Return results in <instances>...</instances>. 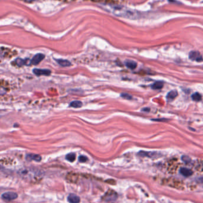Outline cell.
I'll return each mask as SVG.
<instances>
[{
	"label": "cell",
	"instance_id": "5b68a950",
	"mask_svg": "<svg viewBox=\"0 0 203 203\" xmlns=\"http://www.w3.org/2000/svg\"><path fill=\"white\" fill-rule=\"evenodd\" d=\"M33 73L38 76H49L50 75L51 73V71L48 69H34L33 70Z\"/></svg>",
	"mask_w": 203,
	"mask_h": 203
},
{
	"label": "cell",
	"instance_id": "7c38bea8",
	"mask_svg": "<svg viewBox=\"0 0 203 203\" xmlns=\"http://www.w3.org/2000/svg\"><path fill=\"white\" fill-rule=\"evenodd\" d=\"M164 83L162 81H157L151 85V88L153 89H161L163 87Z\"/></svg>",
	"mask_w": 203,
	"mask_h": 203
},
{
	"label": "cell",
	"instance_id": "9a60e30c",
	"mask_svg": "<svg viewBox=\"0 0 203 203\" xmlns=\"http://www.w3.org/2000/svg\"><path fill=\"white\" fill-rule=\"evenodd\" d=\"M191 98L195 101H200L202 99L201 94L198 93H195L194 94H193L191 96Z\"/></svg>",
	"mask_w": 203,
	"mask_h": 203
},
{
	"label": "cell",
	"instance_id": "277c9868",
	"mask_svg": "<svg viewBox=\"0 0 203 203\" xmlns=\"http://www.w3.org/2000/svg\"><path fill=\"white\" fill-rule=\"evenodd\" d=\"M45 58V55L41 53L37 54L33 56V57L30 61V65H37Z\"/></svg>",
	"mask_w": 203,
	"mask_h": 203
},
{
	"label": "cell",
	"instance_id": "8fae6325",
	"mask_svg": "<svg viewBox=\"0 0 203 203\" xmlns=\"http://www.w3.org/2000/svg\"><path fill=\"white\" fill-rule=\"evenodd\" d=\"M125 65L128 68L132 69V70H134L136 67L137 63L134 61L127 60V61H125Z\"/></svg>",
	"mask_w": 203,
	"mask_h": 203
},
{
	"label": "cell",
	"instance_id": "d6986e66",
	"mask_svg": "<svg viewBox=\"0 0 203 203\" xmlns=\"http://www.w3.org/2000/svg\"><path fill=\"white\" fill-rule=\"evenodd\" d=\"M182 160L184 161V162H186V163H188V162H190V161H191V159L189 158L188 156H184L182 157Z\"/></svg>",
	"mask_w": 203,
	"mask_h": 203
},
{
	"label": "cell",
	"instance_id": "ac0fdd59",
	"mask_svg": "<svg viewBox=\"0 0 203 203\" xmlns=\"http://www.w3.org/2000/svg\"><path fill=\"white\" fill-rule=\"evenodd\" d=\"M88 158L87 157L85 156H79V161L81 163H84V162H86L87 161Z\"/></svg>",
	"mask_w": 203,
	"mask_h": 203
},
{
	"label": "cell",
	"instance_id": "6da1fadb",
	"mask_svg": "<svg viewBox=\"0 0 203 203\" xmlns=\"http://www.w3.org/2000/svg\"><path fill=\"white\" fill-rule=\"evenodd\" d=\"M117 198V194L113 190H108L103 197V200L106 201H114Z\"/></svg>",
	"mask_w": 203,
	"mask_h": 203
},
{
	"label": "cell",
	"instance_id": "ffe728a7",
	"mask_svg": "<svg viewBox=\"0 0 203 203\" xmlns=\"http://www.w3.org/2000/svg\"><path fill=\"white\" fill-rule=\"evenodd\" d=\"M142 111H150V108H144L142 110Z\"/></svg>",
	"mask_w": 203,
	"mask_h": 203
},
{
	"label": "cell",
	"instance_id": "30bf717a",
	"mask_svg": "<svg viewBox=\"0 0 203 203\" xmlns=\"http://www.w3.org/2000/svg\"><path fill=\"white\" fill-rule=\"evenodd\" d=\"M180 173L185 177L190 176L192 174V172L190 169H187V168H181L180 170Z\"/></svg>",
	"mask_w": 203,
	"mask_h": 203
},
{
	"label": "cell",
	"instance_id": "52a82bcc",
	"mask_svg": "<svg viewBox=\"0 0 203 203\" xmlns=\"http://www.w3.org/2000/svg\"><path fill=\"white\" fill-rule=\"evenodd\" d=\"M67 201L70 203H79L81 198L75 194H70L67 197Z\"/></svg>",
	"mask_w": 203,
	"mask_h": 203
},
{
	"label": "cell",
	"instance_id": "9c48e42d",
	"mask_svg": "<svg viewBox=\"0 0 203 203\" xmlns=\"http://www.w3.org/2000/svg\"><path fill=\"white\" fill-rule=\"evenodd\" d=\"M57 63L62 67H69L71 66V63L69 60H64V59H57L55 60Z\"/></svg>",
	"mask_w": 203,
	"mask_h": 203
},
{
	"label": "cell",
	"instance_id": "5bb4252c",
	"mask_svg": "<svg viewBox=\"0 0 203 203\" xmlns=\"http://www.w3.org/2000/svg\"><path fill=\"white\" fill-rule=\"evenodd\" d=\"M66 158L70 162H73L76 160V154L75 153H69L66 156Z\"/></svg>",
	"mask_w": 203,
	"mask_h": 203
},
{
	"label": "cell",
	"instance_id": "2e32d148",
	"mask_svg": "<svg viewBox=\"0 0 203 203\" xmlns=\"http://www.w3.org/2000/svg\"><path fill=\"white\" fill-rule=\"evenodd\" d=\"M17 64L19 66H22L24 65H25L26 63V61L25 60H23V59H17Z\"/></svg>",
	"mask_w": 203,
	"mask_h": 203
},
{
	"label": "cell",
	"instance_id": "3957f363",
	"mask_svg": "<svg viewBox=\"0 0 203 203\" xmlns=\"http://www.w3.org/2000/svg\"><path fill=\"white\" fill-rule=\"evenodd\" d=\"M189 57L191 60L196 61L197 62H201L203 60L202 56L200 52L197 51H191L189 54Z\"/></svg>",
	"mask_w": 203,
	"mask_h": 203
},
{
	"label": "cell",
	"instance_id": "8992f818",
	"mask_svg": "<svg viewBox=\"0 0 203 203\" xmlns=\"http://www.w3.org/2000/svg\"><path fill=\"white\" fill-rule=\"evenodd\" d=\"M26 159L28 161H35V162H40L42 157L39 154H29L26 156Z\"/></svg>",
	"mask_w": 203,
	"mask_h": 203
},
{
	"label": "cell",
	"instance_id": "7a4b0ae2",
	"mask_svg": "<svg viewBox=\"0 0 203 203\" xmlns=\"http://www.w3.org/2000/svg\"><path fill=\"white\" fill-rule=\"evenodd\" d=\"M18 195L16 192H8L4 193L1 195V198L3 200L6 201H10L13 200H15L17 198Z\"/></svg>",
	"mask_w": 203,
	"mask_h": 203
},
{
	"label": "cell",
	"instance_id": "ba28073f",
	"mask_svg": "<svg viewBox=\"0 0 203 203\" xmlns=\"http://www.w3.org/2000/svg\"><path fill=\"white\" fill-rule=\"evenodd\" d=\"M178 95V93L176 90H172L170 92H169L167 94V95L166 96V99L168 101H172L176 99Z\"/></svg>",
	"mask_w": 203,
	"mask_h": 203
},
{
	"label": "cell",
	"instance_id": "e0dca14e",
	"mask_svg": "<svg viewBox=\"0 0 203 203\" xmlns=\"http://www.w3.org/2000/svg\"><path fill=\"white\" fill-rule=\"evenodd\" d=\"M121 97L126 100H131L132 99V97L130 95H129L128 94H126V93L122 94Z\"/></svg>",
	"mask_w": 203,
	"mask_h": 203
},
{
	"label": "cell",
	"instance_id": "4fadbf2b",
	"mask_svg": "<svg viewBox=\"0 0 203 203\" xmlns=\"http://www.w3.org/2000/svg\"><path fill=\"white\" fill-rule=\"evenodd\" d=\"M82 106V102L80 101L76 100L73 101L70 104V107H72L73 108H80Z\"/></svg>",
	"mask_w": 203,
	"mask_h": 203
}]
</instances>
